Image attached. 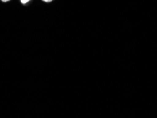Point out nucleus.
I'll return each mask as SVG.
<instances>
[{
    "label": "nucleus",
    "instance_id": "f03ea898",
    "mask_svg": "<svg viewBox=\"0 0 157 118\" xmlns=\"http://www.w3.org/2000/svg\"><path fill=\"white\" fill-rule=\"evenodd\" d=\"M43 1L45 2H52V0H43Z\"/></svg>",
    "mask_w": 157,
    "mask_h": 118
},
{
    "label": "nucleus",
    "instance_id": "f257e3e1",
    "mask_svg": "<svg viewBox=\"0 0 157 118\" xmlns=\"http://www.w3.org/2000/svg\"><path fill=\"white\" fill-rule=\"evenodd\" d=\"M30 0H21V2L22 4H26L28 2H29Z\"/></svg>",
    "mask_w": 157,
    "mask_h": 118
},
{
    "label": "nucleus",
    "instance_id": "7ed1b4c3",
    "mask_svg": "<svg viewBox=\"0 0 157 118\" xmlns=\"http://www.w3.org/2000/svg\"><path fill=\"white\" fill-rule=\"evenodd\" d=\"M2 2H8V1H9V0H2Z\"/></svg>",
    "mask_w": 157,
    "mask_h": 118
}]
</instances>
